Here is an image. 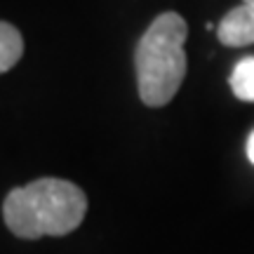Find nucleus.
Here are the masks:
<instances>
[{"label": "nucleus", "instance_id": "nucleus-5", "mask_svg": "<svg viewBox=\"0 0 254 254\" xmlns=\"http://www.w3.org/2000/svg\"><path fill=\"white\" fill-rule=\"evenodd\" d=\"M231 90L238 99L254 101V57H245L236 64V68L231 73Z\"/></svg>", "mask_w": 254, "mask_h": 254}, {"label": "nucleus", "instance_id": "nucleus-2", "mask_svg": "<svg viewBox=\"0 0 254 254\" xmlns=\"http://www.w3.org/2000/svg\"><path fill=\"white\" fill-rule=\"evenodd\" d=\"M189 26L177 12H163L139 38L134 52L136 90L146 106L170 104L186 75L184 43Z\"/></svg>", "mask_w": 254, "mask_h": 254}, {"label": "nucleus", "instance_id": "nucleus-1", "mask_svg": "<svg viewBox=\"0 0 254 254\" xmlns=\"http://www.w3.org/2000/svg\"><path fill=\"white\" fill-rule=\"evenodd\" d=\"M87 198L75 184L64 179H36L9 190L2 217L17 238L38 240L43 236H68L82 224Z\"/></svg>", "mask_w": 254, "mask_h": 254}, {"label": "nucleus", "instance_id": "nucleus-4", "mask_svg": "<svg viewBox=\"0 0 254 254\" xmlns=\"http://www.w3.org/2000/svg\"><path fill=\"white\" fill-rule=\"evenodd\" d=\"M21 55H24L21 33L12 24L0 21V73L9 71L21 59Z\"/></svg>", "mask_w": 254, "mask_h": 254}, {"label": "nucleus", "instance_id": "nucleus-3", "mask_svg": "<svg viewBox=\"0 0 254 254\" xmlns=\"http://www.w3.org/2000/svg\"><path fill=\"white\" fill-rule=\"evenodd\" d=\"M219 43L228 47L254 45V5L243 2L228 12L217 26Z\"/></svg>", "mask_w": 254, "mask_h": 254}, {"label": "nucleus", "instance_id": "nucleus-6", "mask_svg": "<svg viewBox=\"0 0 254 254\" xmlns=\"http://www.w3.org/2000/svg\"><path fill=\"white\" fill-rule=\"evenodd\" d=\"M247 158H250V163L254 165V132L250 134V139H247Z\"/></svg>", "mask_w": 254, "mask_h": 254}, {"label": "nucleus", "instance_id": "nucleus-7", "mask_svg": "<svg viewBox=\"0 0 254 254\" xmlns=\"http://www.w3.org/2000/svg\"><path fill=\"white\" fill-rule=\"evenodd\" d=\"M243 2H250V5H254V0H243Z\"/></svg>", "mask_w": 254, "mask_h": 254}]
</instances>
